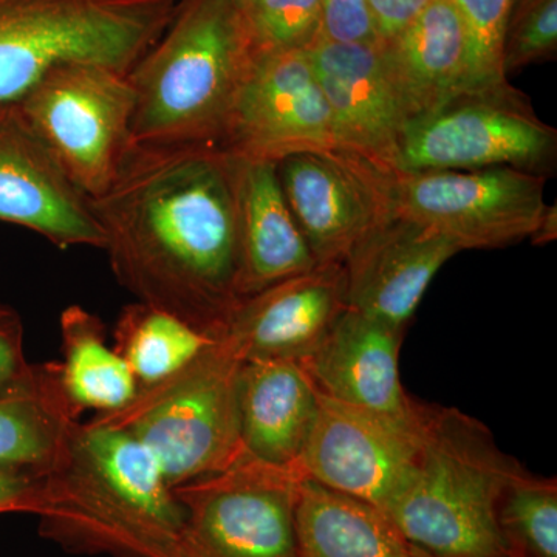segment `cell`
<instances>
[{"instance_id": "obj_4", "label": "cell", "mask_w": 557, "mask_h": 557, "mask_svg": "<svg viewBox=\"0 0 557 557\" xmlns=\"http://www.w3.org/2000/svg\"><path fill=\"white\" fill-rule=\"evenodd\" d=\"M522 468L478 418L428 406L416 461L384 512L429 555L508 557L497 507Z\"/></svg>"}, {"instance_id": "obj_7", "label": "cell", "mask_w": 557, "mask_h": 557, "mask_svg": "<svg viewBox=\"0 0 557 557\" xmlns=\"http://www.w3.org/2000/svg\"><path fill=\"white\" fill-rule=\"evenodd\" d=\"M545 175L498 166L472 171L395 172L394 214L428 226L463 249L504 248L556 237V208L545 201Z\"/></svg>"}, {"instance_id": "obj_15", "label": "cell", "mask_w": 557, "mask_h": 557, "mask_svg": "<svg viewBox=\"0 0 557 557\" xmlns=\"http://www.w3.org/2000/svg\"><path fill=\"white\" fill-rule=\"evenodd\" d=\"M380 44L348 46L317 39L307 49L341 152L394 174L406 116L384 72Z\"/></svg>"}, {"instance_id": "obj_1", "label": "cell", "mask_w": 557, "mask_h": 557, "mask_svg": "<svg viewBox=\"0 0 557 557\" xmlns=\"http://www.w3.org/2000/svg\"><path fill=\"white\" fill-rule=\"evenodd\" d=\"M239 159L220 145L131 143L90 209L121 287L208 336L240 302Z\"/></svg>"}, {"instance_id": "obj_28", "label": "cell", "mask_w": 557, "mask_h": 557, "mask_svg": "<svg viewBox=\"0 0 557 557\" xmlns=\"http://www.w3.org/2000/svg\"><path fill=\"white\" fill-rule=\"evenodd\" d=\"M468 38L465 90L486 89L508 81L502 62L511 0H453Z\"/></svg>"}, {"instance_id": "obj_20", "label": "cell", "mask_w": 557, "mask_h": 557, "mask_svg": "<svg viewBox=\"0 0 557 557\" xmlns=\"http://www.w3.org/2000/svg\"><path fill=\"white\" fill-rule=\"evenodd\" d=\"M242 454L296 469L318 409V391L298 361L247 359L237 384Z\"/></svg>"}, {"instance_id": "obj_33", "label": "cell", "mask_w": 557, "mask_h": 557, "mask_svg": "<svg viewBox=\"0 0 557 557\" xmlns=\"http://www.w3.org/2000/svg\"><path fill=\"white\" fill-rule=\"evenodd\" d=\"M431 0H369L381 40H387L408 27Z\"/></svg>"}, {"instance_id": "obj_12", "label": "cell", "mask_w": 557, "mask_h": 557, "mask_svg": "<svg viewBox=\"0 0 557 557\" xmlns=\"http://www.w3.org/2000/svg\"><path fill=\"white\" fill-rule=\"evenodd\" d=\"M220 146L240 160L276 164L298 153L341 152L309 49L256 60Z\"/></svg>"}, {"instance_id": "obj_23", "label": "cell", "mask_w": 557, "mask_h": 557, "mask_svg": "<svg viewBox=\"0 0 557 557\" xmlns=\"http://www.w3.org/2000/svg\"><path fill=\"white\" fill-rule=\"evenodd\" d=\"M300 557H416L386 512L302 478L296 497Z\"/></svg>"}, {"instance_id": "obj_18", "label": "cell", "mask_w": 557, "mask_h": 557, "mask_svg": "<svg viewBox=\"0 0 557 557\" xmlns=\"http://www.w3.org/2000/svg\"><path fill=\"white\" fill-rule=\"evenodd\" d=\"M405 329L347 309L313 351L299 361L319 394L383 416L413 418L421 405L399 380Z\"/></svg>"}, {"instance_id": "obj_6", "label": "cell", "mask_w": 557, "mask_h": 557, "mask_svg": "<svg viewBox=\"0 0 557 557\" xmlns=\"http://www.w3.org/2000/svg\"><path fill=\"white\" fill-rule=\"evenodd\" d=\"M244 358L225 336L185 368L148 387L115 412L94 420L123 429L159 461L172 487L207 478L242 456L237 384Z\"/></svg>"}, {"instance_id": "obj_14", "label": "cell", "mask_w": 557, "mask_h": 557, "mask_svg": "<svg viewBox=\"0 0 557 557\" xmlns=\"http://www.w3.org/2000/svg\"><path fill=\"white\" fill-rule=\"evenodd\" d=\"M0 222L30 230L61 249L106 245L89 197L17 104L0 106Z\"/></svg>"}, {"instance_id": "obj_27", "label": "cell", "mask_w": 557, "mask_h": 557, "mask_svg": "<svg viewBox=\"0 0 557 557\" xmlns=\"http://www.w3.org/2000/svg\"><path fill=\"white\" fill-rule=\"evenodd\" d=\"M244 10L256 58L307 49L319 38L321 0H249Z\"/></svg>"}, {"instance_id": "obj_26", "label": "cell", "mask_w": 557, "mask_h": 557, "mask_svg": "<svg viewBox=\"0 0 557 557\" xmlns=\"http://www.w3.org/2000/svg\"><path fill=\"white\" fill-rule=\"evenodd\" d=\"M508 557H557V485L525 468L509 480L497 507Z\"/></svg>"}, {"instance_id": "obj_16", "label": "cell", "mask_w": 557, "mask_h": 557, "mask_svg": "<svg viewBox=\"0 0 557 557\" xmlns=\"http://www.w3.org/2000/svg\"><path fill=\"white\" fill-rule=\"evenodd\" d=\"M460 248L428 226L392 214L348 255V309L405 329L432 278Z\"/></svg>"}, {"instance_id": "obj_3", "label": "cell", "mask_w": 557, "mask_h": 557, "mask_svg": "<svg viewBox=\"0 0 557 557\" xmlns=\"http://www.w3.org/2000/svg\"><path fill=\"white\" fill-rule=\"evenodd\" d=\"M256 60L239 0H178L166 30L127 75L131 143L220 145Z\"/></svg>"}, {"instance_id": "obj_17", "label": "cell", "mask_w": 557, "mask_h": 557, "mask_svg": "<svg viewBox=\"0 0 557 557\" xmlns=\"http://www.w3.org/2000/svg\"><path fill=\"white\" fill-rule=\"evenodd\" d=\"M347 309L344 263H324L242 299L222 335L244 361L299 362Z\"/></svg>"}, {"instance_id": "obj_34", "label": "cell", "mask_w": 557, "mask_h": 557, "mask_svg": "<svg viewBox=\"0 0 557 557\" xmlns=\"http://www.w3.org/2000/svg\"><path fill=\"white\" fill-rule=\"evenodd\" d=\"M412 548H413V553H416V557H435V556L429 555V553H426V552H423V549L413 547V545H412Z\"/></svg>"}, {"instance_id": "obj_8", "label": "cell", "mask_w": 557, "mask_h": 557, "mask_svg": "<svg viewBox=\"0 0 557 557\" xmlns=\"http://www.w3.org/2000/svg\"><path fill=\"white\" fill-rule=\"evenodd\" d=\"M557 132L539 119L527 95L508 81L461 90L426 115L406 123L397 171L516 168L548 177Z\"/></svg>"}, {"instance_id": "obj_35", "label": "cell", "mask_w": 557, "mask_h": 557, "mask_svg": "<svg viewBox=\"0 0 557 557\" xmlns=\"http://www.w3.org/2000/svg\"><path fill=\"white\" fill-rule=\"evenodd\" d=\"M239 2L242 3V5H247V3L249 2V0H239Z\"/></svg>"}, {"instance_id": "obj_25", "label": "cell", "mask_w": 557, "mask_h": 557, "mask_svg": "<svg viewBox=\"0 0 557 557\" xmlns=\"http://www.w3.org/2000/svg\"><path fill=\"white\" fill-rule=\"evenodd\" d=\"M214 338L139 300L121 310L113 329V347L129 366L138 388L185 368Z\"/></svg>"}, {"instance_id": "obj_13", "label": "cell", "mask_w": 557, "mask_h": 557, "mask_svg": "<svg viewBox=\"0 0 557 557\" xmlns=\"http://www.w3.org/2000/svg\"><path fill=\"white\" fill-rule=\"evenodd\" d=\"M277 175L318 265L346 262L359 242L394 214L392 174L348 153L287 157L278 161Z\"/></svg>"}, {"instance_id": "obj_9", "label": "cell", "mask_w": 557, "mask_h": 557, "mask_svg": "<svg viewBox=\"0 0 557 557\" xmlns=\"http://www.w3.org/2000/svg\"><path fill=\"white\" fill-rule=\"evenodd\" d=\"M17 106L89 199L108 190L131 145L135 90L126 73L90 62L58 65Z\"/></svg>"}, {"instance_id": "obj_32", "label": "cell", "mask_w": 557, "mask_h": 557, "mask_svg": "<svg viewBox=\"0 0 557 557\" xmlns=\"http://www.w3.org/2000/svg\"><path fill=\"white\" fill-rule=\"evenodd\" d=\"M42 502V474L0 469V515H38Z\"/></svg>"}, {"instance_id": "obj_19", "label": "cell", "mask_w": 557, "mask_h": 557, "mask_svg": "<svg viewBox=\"0 0 557 557\" xmlns=\"http://www.w3.org/2000/svg\"><path fill=\"white\" fill-rule=\"evenodd\" d=\"M380 51L406 123L467 87L468 38L453 0H431L408 27L381 40Z\"/></svg>"}, {"instance_id": "obj_2", "label": "cell", "mask_w": 557, "mask_h": 557, "mask_svg": "<svg viewBox=\"0 0 557 557\" xmlns=\"http://www.w3.org/2000/svg\"><path fill=\"white\" fill-rule=\"evenodd\" d=\"M39 533L81 555L177 557L185 512L159 461L123 429L91 418L42 474Z\"/></svg>"}, {"instance_id": "obj_21", "label": "cell", "mask_w": 557, "mask_h": 557, "mask_svg": "<svg viewBox=\"0 0 557 557\" xmlns=\"http://www.w3.org/2000/svg\"><path fill=\"white\" fill-rule=\"evenodd\" d=\"M240 300L318 265L270 161L239 159L237 175Z\"/></svg>"}, {"instance_id": "obj_31", "label": "cell", "mask_w": 557, "mask_h": 557, "mask_svg": "<svg viewBox=\"0 0 557 557\" xmlns=\"http://www.w3.org/2000/svg\"><path fill=\"white\" fill-rule=\"evenodd\" d=\"M32 366L25 357L21 314L0 302V388L24 379Z\"/></svg>"}, {"instance_id": "obj_29", "label": "cell", "mask_w": 557, "mask_h": 557, "mask_svg": "<svg viewBox=\"0 0 557 557\" xmlns=\"http://www.w3.org/2000/svg\"><path fill=\"white\" fill-rule=\"evenodd\" d=\"M557 50V0H511L504 35V72L549 61Z\"/></svg>"}, {"instance_id": "obj_22", "label": "cell", "mask_w": 557, "mask_h": 557, "mask_svg": "<svg viewBox=\"0 0 557 557\" xmlns=\"http://www.w3.org/2000/svg\"><path fill=\"white\" fill-rule=\"evenodd\" d=\"M78 421L62 391L60 362L33 364L0 388V469L46 474Z\"/></svg>"}, {"instance_id": "obj_30", "label": "cell", "mask_w": 557, "mask_h": 557, "mask_svg": "<svg viewBox=\"0 0 557 557\" xmlns=\"http://www.w3.org/2000/svg\"><path fill=\"white\" fill-rule=\"evenodd\" d=\"M318 39L348 46L380 44L369 0H321Z\"/></svg>"}, {"instance_id": "obj_11", "label": "cell", "mask_w": 557, "mask_h": 557, "mask_svg": "<svg viewBox=\"0 0 557 557\" xmlns=\"http://www.w3.org/2000/svg\"><path fill=\"white\" fill-rule=\"evenodd\" d=\"M426 408L421 405L417 417L403 420L318 392L317 416L296 471L384 512L416 461Z\"/></svg>"}, {"instance_id": "obj_24", "label": "cell", "mask_w": 557, "mask_h": 557, "mask_svg": "<svg viewBox=\"0 0 557 557\" xmlns=\"http://www.w3.org/2000/svg\"><path fill=\"white\" fill-rule=\"evenodd\" d=\"M61 386L75 412L95 416L115 412L138 392L129 366L108 343V330L83 306H69L60 317Z\"/></svg>"}, {"instance_id": "obj_5", "label": "cell", "mask_w": 557, "mask_h": 557, "mask_svg": "<svg viewBox=\"0 0 557 557\" xmlns=\"http://www.w3.org/2000/svg\"><path fill=\"white\" fill-rule=\"evenodd\" d=\"M178 0H0V106L17 104L70 62L129 75L160 39Z\"/></svg>"}, {"instance_id": "obj_10", "label": "cell", "mask_w": 557, "mask_h": 557, "mask_svg": "<svg viewBox=\"0 0 557 557\" xmlns=\"http://www.w3.org/2000/svg\"><path fill=\"white\" fill-rule=\"evenodd\" d=\"M300 479L242 454L223 471L175 486L185 512L177 557H300Z\"/></svg>"}]
</instances>
